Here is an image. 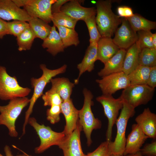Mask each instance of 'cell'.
Masks as SVG:
<instances>
[{"instance_id":"6da1fadb","label":"cell","mask_w":156,"mask_h":156,"mask_svg":"<svg viewBox=\"0 0 156 156\" xmlns=\"http://www.w3.org/2000/svg\"><path fill=\"white\" fill-rule=\"evenodd\" d=\"M112 1L99 0L96 3V23L102 37L111 38L121 23V18L112 10Z\"/></svg>"},{"instance_id":"7a4b0ae2","label":"cell","mask_w":156,"mask_h":156,"mask_svg":"<svg viewBox=\"0 0 156 156\" xmlns=\"http://www.w3.org/2000/svg\"><path fill=\"white\" fill-rule=\"evenodd\" d=\"M40 68L42 71V74L40 77L36 78L32 77L31 79V84L34 91L32 97L30 99L29 107L25 112V120L23 127L22 135L25 133V128L27 125L30 115L32 114L34 104L38 100L43 94V90L46 85L50 82L51 79L57 75L64 73L67 65L64 64L60 68L54 70L48 68L44 64H40Z\"/></svg>"},{"instance_id":"3957f363","label":"cell","mask_w":156,"mask_h":156,"mask_svg":"<svg viewBox=\"0 0 156 156\" xmlns=\"http://www.w3.org/2000/svg\"><path fill=\"white\" fill-rule=\"evenodd\" d=\"M30 99L27 97L15 98L10 100L5 105H0V125L8 128L11 137L18 136L15 126L16 121L23 109L29 103Z\"/></svg>"},{"instance_id":"277c9868","label":"cell","mask_w":156,"mask_h":156,"mask_svg":"<svg viewBox=\"0 0 156 156\" xmlns=\"http://www.w3.org/2000/svg\"><path fill=\"white\" fill-rule=\"evenodd\" d=\"M83 93L84 104L82 108L79 110V121L86 138L87 145L90 146L92 143L91 134L92 131L100 129L102 123L94 117L92 112L91 107L93 104L92 100L93 96L92 92L85 88Z\"/></svg>"},{"instance_id":"5b68a950","label":"cell","mask_w":156,"mask_h":156,"mask_svg":"<svg viewBox=\"0 0 156 156\" xmlns=\"http://www.w3.org/2000/svg\"><path fill=\"white\" fill-rule=\"evenodd\" d=\"M135 109L123 102L120 114L115 123L117 129L116 137L114 142H110L112 154L123 155L126 140V128L129 119L135 114Z\"/></svg>"},{"instance_id":"8992f818","label":"cell","mask_w":156,"mask_h":156,"mask_svg":"<svg viewBox=\"0 0 156 156\" xmlns=\"http://www.w3.org/2000/svg\"><path fill=\"white\" fill-rule=\"evenodd\" d=\"M28 123L35 130L40 140V144L35 149V153H40L52 146H59L65 139L64 132H57L53 131L49 126L40 125L34 117H29Z\"/></svg>"},{"instance_id":"52a82bcc","label":"cell","mask_w":156,"mask_h":156,"mask_svg":"<svg viewBox=\"0 0 156 156\" xmlns=\"http://www.w3.org/2000/svg\"><path fill=\"white\" fill-rule=\"evenodd\" d=\"M31 91L30 88L23 87L18 83L16 78L7 73L6 68L0 66V99L6 101L26 97Z\"/></svg>"},{"instance_id":"ba28073f","label":"cell","mask_w":156,"mask_h":156,"mask_svg":"<svg viewBox=\"0 0 156 156\" xmlns=\"http://www.w3.org/2000/svg\"><path fill=\"white\" fill-rule=\"evenodd\" d=\"M155 90L147 85H130L123 89L120 97L124 102L135 109L151 101Z\"/></svg>"},{"instance_id":"9c48e42d","label":"cell","mask_w":156,"mask_h":156,"mask_svg":"<svg viewBox=\"0 0 156 156\" xmlns=\"http://www.w3.org/2000/svg\"><path fill=\"white\" fill-rule=\"evenodd\" d=\"M96 101L102 105L105 116L108 120L106 133V141H111L112 128L115 124L119 112L122 108L123 102L119 97L115 99L112 95L102 94L96 97Z\"/></svg>"},{"instance_id":"30bf717a","label":"cell","mask_w":156,"mask_h":156,"mask_svg":"<svg viewBox=\"0 0 156 156\" xmlns=\"http://www.w3.org/2000/svg\"><path fill=\"white\" fill-rule=\"evenodd\" d=\"M103 94L112 95L119 90L130 85L128 75L123 72L112 74L96 79Z\"/></svg>"},{"instance_id":"8fae6325","label":"cell","mask_w":156,"mask_h":156,"mask_svg":"<svg viewBox=\"0 0 156 156\" xmlns=\"http://www.w3.org/2000/svg\"><path fill=\"white\" fill-rule=\"evenodd\" d=\"M56 0H27L23 7L31 17L40 18L47 23L51 21V6Z\"/></svg>"},{"instance_id":"7c38bea8","label":"cell","mask_w":156,"mask_h":156,"mask_svg":"<svg viewBox=\"0 0 156 156\" xmlns=\"http://www.w3.org/2000/svg\"><path fill=\"white\" fill-rule=\"evenodd\" d=\"M121 18V25L116 29L114 38L112 39L120 49L126 50L136 42L138 40V35L136 32L131 28L125 18Z\"/></svg>"},{"instance_id":"4fadbf2b","label":"cell","mask_w":156,"mask_h":156,"mask_svg":"<svg viewBox=\"0 0 156 156\" xmlns=\"http://www.w3.org/2000/svg\"><path fill=\"white\" fill-rule=\"evenodd\" d=\"M82 129L79 120L76 127L72 133L66 136L58 146L63 152L64 156H87L83 152L80 140Z\"/></svg>"},{"instance_id":"5bb4252c","label":"cell","mask_w":156,"mask_h":156,"mask_svg":"<svg viewBox=\"0 0 156 156\" xmlns=\"http://www.w3.org/2000/svg\"><path fill=\"white\" fill-rule=\"evenodd\" d=\"M31 17L11 0H0V18L3 20L28 22Z\"/></svg>"},{"instance_id":"9a60e30c","label":"cell","mask_w":156,"mask_h":156,"mask_svg":"<svg viewBox=\"0 0 156 156\" xmlns=\"http://www.w3.org/2000/svg\"><path fill=\"white\" fill-rule=\"evenodd\" d=\"M79 2L76 0H70L62 6L60 12L78 21H84L88 17L95 16L96 10L94 8L83 7Z\"/></svg>"},{"instance_id":"2e32d148","label":"cell","mask_w":156,"mask_h":156,"mask_svg":"<svg viewBox=\"0 0 156 156\" xmlns=\"http://www.w3.org/2000/svg\"><path fill=\"white\" fill-rule=\"evenodd\" d=\"M131 131L126 138L124 156L133 154L140 151V148L149 138L136 123L132 126Z\"/></svg>"},{"instance_id":"e0dca14e","label":"cell","mask_w":156,"mask_h":156,"mask_svg":"<svg viewBox=\"0 0 156 156\" xmlns=\"http://www.w3.org/2000/svg\"><path fill=\"white\" fill-rule=\"evenodd\" d=\"M60 107L61 113L65 117L66 123L63 131L66 136H68L76 127L79 120V110L75 107L70 99L63 101Z\"/></svg>"},{"instance_id":"ac0fdd59","label":"cell","mask_w":156,"mask_h":156,"mask_svg":"<svg viewBox=\"0 0 156 156\" xmlns=\"http://www.w3.org/2000/svg\"><path fill=\"white\" fill-rule=\"evenodd\" d=\"M135 120L146 135L149 138L156 139V114L152 112L149 108H145Z\"/></svg>"},{"instance_id":"d6986e66","label":"cell","mask_w":156,"mask_h":156,"mask_svg":"<svg viewBox=\"0 0 156 156\" xmlns=\"http://www.w3.org/2000/svg\"><path fill=\"white\" fill-rule=\"evenodd\" d=\"M126 52V50L119 49L115 55L104 64V67L98 72V75L103 77L112 74L122 71Z\"/></svg>"},{"instance_id":"ffe728a7","label":"cell","mask_w":156,"mask_h":156,"mask_svg":"<svg viewBox=\"0 0 156 156\" xmlns=\"http://www.w3.org/2000/svg\"><path fill=\"white\" fill-rule=\"evenodd\" d=\"M97 43L90 44L82 61L77 65L79 73L78 77L75 81V84L78 83L80 77L83 73L86 71L90 72L94 69V63L97 60Z\"/></svg>"},{"instance_id":"44dd1931","label":"cell","mask_w":156,"mask_h":156,"mask_svg":"<svg viewBox=\"0 0 156 156\" xmlns=\"http://www.w3.org/2000/svg\"><path fill=\"white\" fill-rule=\"evenodd\" d=\"M119 49L111 38L101 37L97 43V60L104 64Z\"/></svg>"},{"instance_id":"7402d4cb","label":"cell","mask_w":156,"mask_h":156,"mask_svg":"<svg viewBox=\"0 0 156 156\" xmlns=\"http://www.w3.org/2000/svg\"><path fill=\"white\" fill-rule=\"evenodd\" d=\"M55 26L51 27L50 33L43 40L42 46L47 51L55 56L58 53L64 51L65 48L58 32L56 31Z\"/></svg>"},{"instance_id":"603a6c76","label":"cell","mask_w":156,"mask_h":156,"mask_svg":"<svg viewBox=\"0 0 156 156\" xmlns=\"http://www.w3.org/2000/svg\"><path fill=\"white\" fill-rule=\"evenodd\" d=\"M141 49L136 42L126 51L123 63L122 72L129 75L139 65V56Z\"/></svg>"},{"instance_id":"cb8c5ba5","label":"cell","mask_w":156,"mask_h":156,"mask_svg":"<svg viewBox=\"0 0 156 156\" xmlns=\"http://www.w3.org/2000/svg\"><path fill=\"white\" fill-rule=\"evenodd\" d=\"M51 89L55 91L60 96L63 101L70 99L74 83L65 77L52 78L50 80Z\"/></svg>"},{"instance_id":"d4e9b609","label":"cell","mask_w":156,"mask_h":156,"mask_svg":"<svg viewBox=\"0 0 156 156\" xmlns=\"http://www.w3.org/2000/svg\"><path fill=\"white\" fill-rule=\"evenodd\" d=\"M128 21L131 28L135 32L140 31H151L156 27L155 22L149 20L138 14L133 16L125 18Z\"/></svg>"},{"instance_id":"484cf974","label":"cell","mask_w":156,"mask_h":156,"mask_svg":"<svg viewBox=\"0 0 156 156\" xmlns=\"http://www.w3.org/2000/svg\"><path fill=\"white\" fill-rule=\"evenodd\" d=\"M28 22L36 38H39L44 40L50 34L51 27L48 23L38 18L31 17Z\"/></svg>"},{"instance_id":"4316f807","label":"cell","mask_w":156,"mask_h":156,"mask_svg":"<svg viewBox=\"0 0 156 156\" xmlns=\"http://www.w3.org/2000/svg\"><path fill=\"white\" fill-rule=\"evenodd\" d=\"M151 68L139 65L128 77L130 85H147Z\"/></svg>"},{"instance_id":"83f0119b","label":"cell","mask_w":156,"mask_h":156,"mask_svg":"<svg viewBox=\"0 0 156 156\" xmlns=\"http://www.w3.org/2000/svg\"><path fill=\"white\" fill-rule=\"evenodd\" d=\"M59 34L65 48L72 45L76 46L79 43L78 35L75 29L57 26Z\"/></svg>"},{"instance_id":"f1b7e54d","label":"cell","mask_w":156,"mask_h":156,"mask_svg":"<svg viewBox=\"0 0 156 156\" xmlns=\"http://www.w3.org/2000/svg\"><path fill=\"white\" fill-rule=\"evenodd\" d=\"M35 38V35L29 27L16 37L18 51H21L30 49Z\"/></svg>"},{"instance_id":"f546056e","label":"cell","mask_w":156,"mask_h":156,"mask_svg":"<svg viewBox=\"0 0 156 156\" xmlns=\"http://www.w3.org/2000/svg\"><path fill=\"white\" fill-rule=\"evenodd\" d=\"M139 64L149 68L156 66V50L144 48L142 49L139 56Z\"/></svg>"},{"instance_id":"4dcf8cb0","label":"cell","mask_w":156,"mask_h":156,"mask_svg":"<svg viewBox=\"0 0 156 156\" xmlns=\"http://www.w3.org/2000/svg\"><path fill=\"white\" fill-rule=\"evenodd\" d=\"M51 21L55 27L60 26L73 29L78 21L60 12L52 14Z\"/></svg>"},{"instance_id":"1f68e13d","label":"cell","mask_w":156,"mask_h":156,"mask_svg":"<svg viewBox=\"0 0 156 156\" xmlns=\"http://www.w3.org/2000/svg\"><path fill=\"white\" fill-rule=\"evenodd\" d=\"M95 15L85 19V22L88 28L90 36V44L97 43L101 37L97 29Z\"/></svg>"},{"instance_id":"d6a6232c","label":"cell","mask_w":156,"mask_h":156,"mask_svg":"<svg viewBox=\"0 0 156 156\" xmlns=\"http://www.w3.org/2000/svg\"><path fill=\"white\" fill-rule=\"evenodd\" d=\"M9 34L17 37L29 27L28 23L18 20L6 22Z\"/></svg>"},{"instance_id":"836d02e7","label":"cell","mask_w":156,"mask_h":156,"mask_svg":"<svg viewBox=\"0 0 156 156\" xmlns=\"http://www.w3.org/2000/svg\"><path fill=\"white\" fill-rule=\"evenodd\" d=\"M137 32L136 42L141 49L144 48L154 49L152 42L153 34L151 31H140Z\"/></svg>"},{"instance_id":"e575fe53","label":"cell","mask_w":156,"mask_h":156,"mask_svg":"<svg viewBox=\"0 0 156 156\" xmlns=\"http://www.w3.org/2000/svg\"><path fill=\"white\" fill-rule=\"evenodd\" d=\"M42 99L44 101V105L45 106L60 105L63 102L60 95L51 88L43 94Z\"/></svg>"},{"instance_id":"d590c367","label":"cell","mask_w":156,"mask_h":156,"mask_svg":"<svg viewBox=\"0 0 156 156\" xmlns=\"http://www.w3.org/2000/svg\"><path fill=\"white\" fill-rule=\"evenodd\" d=\"M110 142L106 141L102 143L94 151L88 153L87 156H110L112 153Z\"/></svg>"},{"instance_id":"8d00e7d4","label":"cell","mask_w":156,"mask_h":156,"mask_svg":"<svg viewBox=\"0 0 156 156\" xmlns=\"http://www.w3.org/2000/svg\"><path fill=\"white\" fill-rule=\"evenodd\" d=\"M61 113L60 105H53L47 109L46 112L47 119L52 124L58 122L60 120V115Z\"/></svg>"},{"instance_id":"74e56055","label":"cell","mask_w":156,"mask_h":156,"mask_svg":"<svg viewBox=\"0 0 156 156\" xmlns=\"http://www.w3.org/2000/svg\"><path fill=\"white\" fill-rule=\"evenodd\" d=\"M140 151L142 156H156V140L150 143L146 144Z\"/></svg>"},{"instance_id":"f35d334b","label":"cell","mask_w":156,"mask_h":156,"mask_svg":"<svg viewBox=\"0 0 156 156\" xmlns=\"http://www.w3.org/2000/svg\"><path fill=\"white\" fill-rule=\"evenodd\" d=\"M117 11L118 16L122 18H129L134 15L132 9L127 6H118L117 8Z\"/></svg>"},{"instance_id":"ab89813d","label":"cell","mask_w":156,"mask_h":156,"mask_svg":"<svg viewBox=\"0 0 156 156\" xmlns=\"http://www.w3.org/2000/svg\"><path fill=\"white\" fill-rule=\"evenodd\" d=\"M147 85L153 88L156 87V66L151 68Z\"/></svg>"},{"instance_id":"60d3db41","label":"cell","mask_w":156,"mask_h":156,"mask_svg":"<svg viewBox=\"0 0 156 156\" xmlns=\"http://www.w3.org/2000/svg\"><path fill=\"white\" fill-rule=\"evenodd\" d=\"M69 1V0H56L51 6L52 14L60 12V9L62 6Z\"/></svg>"},{"instance_id":"b9f144b4","label":"cell","mask_w":156,"mask_h":156,"mask_svg":"<svg viewBox=\"0 0 156 156\" xmlns=\"http://www.w3.org/2000/svg\"><path fill=\"white\" fill-rule=\"evenodd\" d=\"M6 22L0 18V39L2 38L6 35L9 34Z\"/></svg>"},{"instance_id":"7bdbcfd3","label":"cell","mask_w":156,"mask_h":156,"mask_svg":"<svg viewBox=\"0 0 156 156\" xmlns=\"http://www.w3.org/2000/svg\"><path fill=\"white\" fill-rule=\"evenodd\" d=\"M12 1L18 7H24L26 5L27 0H12Z\"/></svg>"},{"instance_id":"ee69618b","label":"cell","mask_w":156,"mask_h":156,"mask_svg":"<svg viewBox=\"0 0 156 156\" xmlns=\"http://www.w3.org/2000/svg\"><path fill=\"white\" fill-rule=\"evenodd\" d=\"M4 151L5 155V156H14L12 153L11 149L10 147L6 145L4 148ZM0 156H3L0 153Z\"/></svg>"},{"instance_id":"f6af8a7d","label":"cell","mask_w":156,"mask_h":156,"mask_svg":"<svg viewBox=\"0 0 156 156\" xmlns=\"http://www.w3.org/2000/svg\"><path fill=\"white\" fill-rule=\"evenodd\" d=\"M152 43L155 49H156V33L153 34Z\"/></svg>"},{"instance_id":"bcb514c9","label":"cell","mask_w":156,"mask_h":156,"mask_svg":"<svg viewBox=\"0 0 156 156\" xmlns=\"http://www.w3.org/2000/svg\"><path fill=\"white\" fill-rule=\"evenodd\" d=\"M126 156H143L141 154L140 151L137 152L136 153L132 154Z\"/></svg>"},{"instance_id":"7dc6e473","label":"cell","mask_w":156,"mask_h":156,"mask_svg":"<svg viewBox=\"0 0 156 156\" xmlns=\"http://www.w3.org/2000/svg\"><path fill=\"white\" fill-rule=\"evenodd\" d=\"M23 152V153L19 154L18 155H16V156H31V155H30L26 153L25 152H24L22 151Z\"/></svg>"},{"instance_id":"c3c4849f","label":"cell","mask_w":156,"mask_h":156,"mask_svg":"<svg viewBox=\"0 0 156 156\" xmlns=\"http://www.w3.org/2000/svg\"><path fill=\"white\" fill-rule=\"evenodd\" d=\"M110 156H123L119 155H115L114 154H112Z\"/></svg>"}]
</instances>
